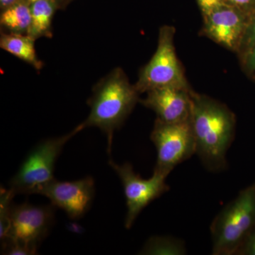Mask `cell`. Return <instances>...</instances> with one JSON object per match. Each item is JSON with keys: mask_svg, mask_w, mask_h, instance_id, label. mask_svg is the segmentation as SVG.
I'll use <instances>...</instances> for the list:
<instances>
[{"mask_svg": "<svg viewBox=\"0 0 255 255\" xmlns=\"http://www.w3.org/2000/svg\"><path fill=\"white\" fill-rule=\"evenodd\" d=\"M190 122L196 153L212 172L226 167V153L234 139L236 117L226 105L191 90Z\"/></svg>", "mask_w": 255, "mask_h": 255, "instance_id": "1", "label": "cell"}, {"mask_svg": "<svg viewBox=\"0 0 255 255\" xmlns=\"http://www.w3.org/2000/svg\"><path fill=\"white\" fill-rule=\"evenodd\" d=\"M138 95L135 85H130L121 69L114 70L95 88L89 102L90 115L82 125L84 128L97 127L105 132L110 153L114 132L133 110L138 102Z\"/></svg>", "mask_w": 255, "mask_h": 255, "instance_id": "2", "label": "cell"}, {"mask_svg": "<svg viewBox=\"0 0 255 255\" xmlns=\"http://www.w3.org/2000/svg\"><path fill=\"white\" fill-rule=\"evenodd\" d=\"M255 228V183L243 189L215 218L211 225L212 254H238Z\"/></svg>", "mask_w": 255, "mask_h": 255, "instance_id": "3", "label": "cell"}, {"mask_svg": "<svg viewBox=\"0 0 255 255\" xmlns=\"http://www.w3.org/2000/svg\"><path fill=\"white\" fill-rule=\"evenodd\" d=\"M83 128L81 124L66 135L38 143L10 181L9 189L15 194H35L40 187L54 179L55 163L64 146Z\"/></svg>", "mask_w": 255, "mask_h": 255, "instance_id": "4", "label": "cell"}, {"mask_svg": "<svg viewBox=\"0 0 255 255\" xmlns=\"http://www.w3.org/2000/svg\"><path fill=\"white\" fill-rule=\"evenodd\" d=\"M175 29L164 26L159 30L155 54L142 68L135 84L139 94L166 86L189 87L174 47Z\"/></svg>", "mask_w": 255, "mask_h": 255, "instance_id": "5", "label": "cell"}, {"mask_svg": "<svg viewBox=\"0 0 255 255\" xmlns=\"http://www.w3.org/2000/svg\"><path fill=\"white\" fill-rule=\"evenodd\" d=\"M150 139L157 150L154 171L166 177L176 166L196 153L195 137L190 119L179 123H165L156 119Z\"/></svg>", "mask_w": 255, "mask_h": 255, "instance_id": "6", "label": "cell"}, {"mask_svg": "<svg viewBox=\"0 0 255 255\" xmlns=\"http://www.w3.org/2000/svg\"><path fill=\"white\" fill-rule=\"evenodd\" d=\"M109 164L118 174L123 184L127 207L124 224L127 229H130L146 206L169 191L168 185L165 182L167 177L154 171L148 179H142L134 172L130 163L120 165L110 160Z\"/></svg>", "mask_w": 255, "mask_h": 255, "instance_id": "7", "label": "cell"}, {"mask_svg": "<svg viewBox=\"0 0 255 255\" xmlns=\"http://www.w3.org/2000/svg\"><path fill=\"white\" fill-rule=\"evenodd\" d=\"M54 208L53 205L35 206L27 202L12 204L9 233L4 241L11 240L38 249L53 224Z\"/></svg>", "mask_w": 255, "mask_h": 255, "instance_id": "8", "label": "cell"}, {"mask_svg": "<svg viewBox=\"0 0 255 255\" xmlns=\"http://www.w3.org/2000/svg\"><path fill=\"white\" fill-rule=\"evenodd\" d=\"M95 193V179L87 177L72 182L53 179L35 194L46 196L51 205L63 210L72 220L83 217L92 205Z\"/></svg>", "mask_w": 255, "mask_h": 255, "instance_id": "9", "label": "cell"}, {"mask_svg": "<svg viewBox=\"0 0 255 255\" xmlns=\"http://www.w3.org/2000/svg\"><path fill=\"white\" fill-rule=\"evenodd\" d=\"M203 16L204 34L225 48L237 53L250 16L226 3H222Z\"/></svg>", "mask_w": 255, "mask_h": 255, "instance_id": "10", "label": "cell"}, {"mask_svg": "<svg viewBox=\"0 0 255 255\" xmlns=\"http://www.w3.org/2000/svg\"><path fill=\"white\" fill-rule=\"evenodd\" d=\"M190 87L166 86L146 92L142 105L153 110L157 118L165 123H179L190 119Z\"/></svg>", "mask_w": 255, "mask_h": 255, "instance_id": "11", "label": "cell"}, {"mask_svg": "<svg viewBox=\"0 0 255 255\" xmlns=\"http://www.w3.org/2000/svg\"><path fill=\"white\" fill-rule=\"evenodd\" d=\"M35 40L28 34L14 33L2 34L0 39V46L19 59L30 64L36 70H40L43 65L36 55Z\"/></svg>", "mask_w": 255, "mask_h": 255, "instance_id": "12", "label": "cell"}, {"mask_svg": "<svg viewBox=\"0 0 255 255\" xmlns=\"http://www.w3.org/2000/svg\"><path fill=\"white\" fill-rule=\"evenodd\" d=\"M32 22L28 35L33 38L51 36V22L58 4L56 0H29Z\"/></svg>", "mask_w": 255, "mask_h": 255, "instance_id": "13", "label": "cell"}, {"mask_svg": "<svg viewBox=\"0 0 255 255\" xmlns=\"http://www.w3.org/2000/svg\"><path fill=\"white\" fill-rule=\"evenodd\" d=\"M0 21L1 26L10 30L11 33L28 34L32 22L29 0H18L4 9Z\"/></svg>", "mask_w": 255, "mask_h": 255, "instance_id": "14", "label": "cell"}, {"mask_svg": "<svg viewBox=\"0 0 255 255\" xmlns=\"http://www.w3.org/2000/svg\"><path fill=\"white\" fill-rule=\"evenodd\" d=\"M143 255H184L185 249L180 241L174 238L155 237L146 243L141 251Z\"/></svg>", "mask_w": 255, "mask_h": 255, "instance_id": "15", "label": "cell"}, {"mask_svg": "<svg viewBox=\"0 0 255 255\" xmlns=\"http://www.w3.org/2000/svg\"><path fill=\"white\" fill-rule=\"evenodd\" d=\"M16 194L11 189H1L0 195V238L4 241L7 237L10 226V214L13 198Z\"/></svg>", "mask_w": 255, "mask_h": 255, "instance_id": "16", "label": "cell"}, {"mask_svg": "<svg viewBox=\"0 0 255 255\" xmlns=\"http://www.w3.org/2000/svg\"><path fill=\"white\" fill-rule=\"evenodd\" d=\"M255 45V10L250 16L249 21L244 35L240 44L237 53L240 56L244 55L247 51Z\"/></svg>", "mask_w": 255, "mask_h": 255, "instance_id": "17", "label": "cell"}, {"mask_svg": "<svg viewBox=\"0 0 255 255\" xmlns=\"http://www.w3.org/2000/svg\"><path fill=\"white\" fill-rule=\"evenodd\" d=\"M3 243L2 254L9 255H36V248H32L31 246H26L18 242L11 241V240H5L1 241Z\"/></svg>", "mask_w": 255, "mask_h": 255, "instance_id": "18", "label": "cell"}, {"mask_svg": "<svg viewBox=\"0 0 255 255\" xmlns=\"http://www.w3.org/2000/svg\"><path fill=\"white\" fill-rule=\"evenodd\" d=\"M241 58L243 68L247 73L255 78V45Z\"/></svg>", "mask_w": 255, "mask_h": 255, "instance_id": "19", "label": "cell"}, {"mask_svg": "<svg viewBox=\"0 0 255 255\" xmlns=\"http://www.w3.org/2000/svg\"><path fill=\"white\" fill-rule=\"evenodd\" d=\"M223 2L238 8L248 16L255 10V0H223Z\"/></svg>", "mask_w": 255, "mask_h": 255, "instance_id": "20", "label": "cell"}, {"mask_svg": "<svg viewBox=\"0 0 255 255\" xmlns=\"http://www.w3.org/2000/svg\"><path fill=\"white\" fill-rule=\"evenodd\" d=\"M238 255H255V228L246 238Z\"/></svg>", "mask_w": 255, "mask_h": 255, "instance_id": "21", "label": "cell"}, {"mask_svg": "<svg viewBox=\"0 0 255 255\" xmlns=\"http://www.w3.org/2000/svg\"><path fill=\"white\" fill-rule=\"evenodd\" d=\"M203 15L207 14L220 4H222L223 0H197Z\"/></svg>", "mask_w": 255, "mask_h": 255, "instance_id": "22", "label": "cell"}, {"mask_svg": "<svg viewBox=\"0 0 255 255\" xmlns=\"http://www.w3.org/2000/svg\"><path fill=\"white\" fill-rule=\"evenodd\" d=\"M18 0H0V4H1V7L6 9L11 5L14 4Z\"/></svg>", "mask_w": 255, "mask_h": 255, "instance_id": "23", "label": "cell"}]
</instances>
